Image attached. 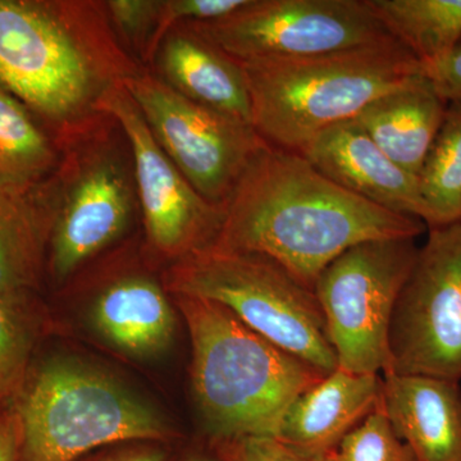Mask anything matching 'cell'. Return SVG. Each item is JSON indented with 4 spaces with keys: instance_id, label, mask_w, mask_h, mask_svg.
Wrapping results in <instances>:
<instances>
[{
    "instance_id": "7a4b0ae2",
    "label": "cell",
    "mask_w": 461,
    "mask_h": 461,
    "mask_svg": "<svg viewBox=\"0 0 461 461\" xmlns=\"http://www.w3.org/2000/svg\"><path fill=\"white\" fill-rule=\"evenodd\" d=\"M141 69L104 2L0 0V87L56 135L102 114L103 94Z\"/></svg>"
},
{
    "instance_id": "44dd1931",
    "label": "cell",
    "mask_w": 461,
    "mask_h": 461,
    "mask_svg": "<svg viewBox=\"0 0 461 461\" xmlns=\"http://www.w3.org/2000/svg\"><path fill=\"white\" fill-rule=\"evenodd\" d=\"M388 32L432 65L461 42V0H368Z\"/></svg>"
},
{
    "instance_id": "4316f807",
    "label": "cell",
    "mask_w": 461,
    "mask_h": 461,
    "mask_svg": "<svg viewBox=\"0 0 461 461\" xmlns=\"http://www.w3.org/2000/svg\"><path fill=\"white\" fill-rule=\"evenodd\" d=\"M423 72L445 102L461 100V42L442 59L423 66Z\"/></svg>"
},
{
    "instance_id": "2e32d148",
    "label": "cell",
    "mask_w": 461,
    "mask_h": 461,
    "mask_svg": "<svg viewBox=\"0 0 461 461\" xmlns=\"http://www.w3.org/2000/svg\"><path fill=\"white\" fill-rule=\"evenodd\" d=\"M89 321L107 344L136 359L165 353L177 330L165 285L142 273H127L100 288L91 302Z\"/></svg>"
},
{
    "instance_id": "5b68a950",
    "label": "cell",
    "mask_w": 461,
    "mask_h": 461,
    "mask_svg": "<svg viewBox=\"0 0 461 461\" xmlns=\"http://www.w3.org/2000/svg\"><path fill=\"white\" fill-rule=\"evenodd\" d=\"M14 420L21 461H76L105 446L173 438L153 403L75 357L42 363L23 388Z\"/></svg>"
},
{
    "instance_id": "52a82bcc",
    "label": "cell",
    "mask_w": 461,
    "mask_h": 461,
    "mask_svg": "<svg viewBox=\"0 0 461 461\" xmlns=\"http://www.w3.org/2000/svg\"><path fill=\"white\" fill-rule=\"evenodd\" d=\"M104 129L91 120L57 135L60 163L48 248L57 284L122 238L139 205L132 158L127 160Z\"/></svg>"
},
{
    "instance_id": "ac0fdd59",
    "label": "cell",
    "mask_w": 461,
    "mask_h": 461,
    "mask_svg": "<svg viewBox=\"0 0 461 461\" xmlns=\"http://www.w3.org/2000/svg\"><path fill=\"white\" fill-rule=\"evenodd\" d=\"M447 104L421 72L375 100L354 121L393 162L418 177Z\"/></svg>"
},
{
    "instance_id": "5bb4252c",
    "label": "cell",
    "mask_w": 461,
    "mask_h": 461,
    "mask_svg": "<svg viewBox=\"0 0 461 461\" xmlns=\"http://www.w3.org/2000/svg\"><path fill=\"white\" fill-rule=\"evenodd\" d=\"M382 408L415 461H461L459 384L427 375H382Z\"/></svg>"
},
{
    "instance_id": "7402d4cb",
    "label": "cell",
    "mask_w": 461,
    "mask_h": 461,
    "mask_svg": "<svg viewBox=\"0 0 461 461\" xmlns=\"http://www.w3.org/2000/svg\"><path fill=\"white\" fill-rule=\"evenodd\" d=\"M418 182L429 229L461 220V100L448 103Z\"/></svg>"
},
{
    "instance_id": "8fae6325",
    "label": "cell",
    "mask_w": 461,
    "mask_h": 461,
    "mask_svg": "<svg viewBox=\"0 0 461 461\" xmlns=\"http://www.w3.org/2000/svg\"><path fill=\"white\" fill-rule=\"evenodd\" d=\"M429 230L397 299L386 375H427L459 384L461 220Z\"/></svg>"
},
{
    "instance_id": "8992f818",
    "label": "cell",
    "mask_w": 461,
    "mask_h": 461,
    "mask_svg": "<svg viewBox=\"0 0 461 461\" xmlns=\"http://www.w3.org/2000/svg\"><path fill=\"white\" fill-rule=\"evenodd\" d=\"M163 285L173 295L218 303L323 375L339 368L314 291L269 258L213 242L173 262Z\"/></svg>"
},
{
    "instance_id": "ba28073f",
    "label": "cell",
    "mask_w": 461,
    "mask_h": 461,
    "mask_svg": "<svg viewBox=\"0 0 461 461\" xmlns=\"http://www.w3.org/2000/svg\"><path fill=\"white\" fill-rule=\"evenodd\" d=\"M420 248L415 239L362 242L321 273L314 294L339 368L360 375L390 371V330Z\"/></svg>"
},
{
    "instance_id": "f546056e",
    "label": "cell",
    "mask_w": 461,
    "mask_h": 461,
    "mask_svg": "<svg viewBox=\"0 0 461 461\" xmlns=\"http://www.w3.org/2000/svg\"><path fill=\"white\" fill-rule=\"evenodd\" d=\"M181 461H224L214 453L213 450L211 453H195L191 454L189 456L184 457Z\"/></svg>"
},
{
    "instance_id": "7c38bea8",
    "label": "cell",
    "mask_w": 461,
    "mask_h": 461,
    "mask_svg": "<svg viewBox=\"0 0 461 461\" xmlns=\"http://www.w3.org/2000/svg\"><path fill=\"white\" fill-rule=\"evenodd\" d=\"M96 109L120 126L129 144L150 250L176 262L213 244L222 226V206L203 198L173 165L122 83L109 87Z\"/></svg>"
},
{
    "instance_id": "f1b7e54d",
    "label": "cell",
    "mask_w": 461,
    "mask_h": 461,
    "mask_svg": "<svg viewBox=\"0 0 461 461\" xmlns=\"http://www.w3.org/2000/svg\"><path fill=\"white\" fill-rule=\"evenodd\" d=\"M18 429L14 418L0 417V461H16Z\"/></svg>"
},
{
    "instance_id": "603a6c76",
    "label": "cell",
    "mask_w": 461,
    "mask_h": 461,
    "mask_svg": "<svg viewBox=\"0 0 461 461\" xmlns=\"http://www.w3.org/2000/svg\"><path fill=\"white\" fill-rule=\"evenodd\" d=\"M27 295L0 293V402L25 375L32 332L25 317Z\"/></svg>"
},
{
    "instance_id": "277c9868",
    "label": "cell",
    "mask_w": 461,
    "mask_h": 461,
    "mask_svg": "<svg viewBox=\"0 0 461 461\" xmlns=\"http://www.w3.org/2000/svg\"><path fill=\"white\" fill-rule=\"evenodd\" d=\"M251 124L273 148L302 153L335 124L354 120L375 100L423 72L397 41L299 59L239 62Z\"/></svg>"
},
{
    "instance_id": "ffe728a7",
    "label": "cell",
    "mask_w": 461,
    "mask_h": 461,
    "mask_svg": "<svg viewBox=\"0 0 461 461\" xmlns=\"http://www.w3.org/2000/svg\"><path fill=\"white\" fill-rule=\"evenodd\" d=\"M44 124L0 87V193H30L57 171L59 144Z\"/></svg>"
},
{
    "instance_id": "9a60e30c",
    "label": "cell",
    "mask_w": 461,
    "mask_h": 461,
    "mask_svg": "<svg viewBox=\"0 0 461 461\" xmlns=\"http://www.w3.org/2000/svg\"><path fill=\"white\" fill-rule=\"evenodd\" d=\"M381 393V375L335 369L291 402L275 437L309 453L330 455L375 411Z\"/></svg>"
},
{
    "instance_id": "3957f363",
    "label": "cell",
    "mask_w": 461,
    "mask_h": 461,
    "mask_svg": "<svg viewBox=\"0 0 461 461\" xmlns=\"http://www.w3.org/2000/svg\"><path fill=\"white\" fill-rule=\"evenodd\" d=\"M173 296L189 330L191 386L211 444L276 436L291 402L326 375L218 303Z\"/></svg>"
},
{
    "instance_id": "d4e9b609",
    "label": "cell",
    "mask_w": 461,
    "mask_h": 461,
    "mask_svg": "<svg viewBox=\"0 0 461 461\" xmlns=\"http://www.w3.org/2000/svg\"><path fill=\"white\" fill-rule=\"evenodd\" d=\"M104 7L121 45L132 50L142 63H151L162 0H109Z\"/></svg>"
},
{
    "instance_id": "e0dca14e",
    "label": "cell",
    "mask_w": 461,
    "mask_h": 461,
    "mask_svg": "<svg viewBox=\"0 0 461 461\" xmlns=\"http://www.w3.org/2000/svg\"><path fill=\"white\" fill-rule=\"evenodd\" d=\"M154 63V74L185 98L251 124L241 66L189 27L178 25L167 33Z\"/></svg>"
},
{
    "instance_id": "83f0119b",
    "label": "cell",
    "mask_w": 461,
    "mask_h": 461,
    "mask_svg": "<svg viewBox=\"0 0 461 461\" xmlns=\"http://www.w3.org/2000/svg\"><path fill=\"white\" fill-rule=\"evenodd\" d=\"M90 461H172L169 451L160 442H131L99 455Z\"/></svg>"
},
{
    "instance_id": "9c48e42d",
    "label": "cell",
    "mask_w": 461,
    "mask_h": 461,
    "mask_svg": "<svg viewBox=\"0 0 461 461\" xmlns=\"http://www.w3.org/2000/svg\"><path fill=\"white\" fill-rule=\"evenodd\" d=\"M184 25L238 62L323 56L395 39L368 0H248L222 20Z\"/></svg>"
},
{
    "instance_id": "4fadbf2b",
    "label": "cell",
    "mask_w": 461,
    "mask_h": 461,
    "mask_svg": "<svg viewBox=\"0 0 461 461\" xmlns=\"http://www.w3.org/2000/svg\"><path fill=\"white\" fill-rule=\"evenodd\" d=\"M300 154L342 189L426 223L417 176L393 162L354 120L324 130Z\"/></svg>"
},
{
    "instance_id": "30bf717a",
    "label": "cell",
    "mask_w": 461,
    "mask_h": 461,
    "mask_svg": "<svg viewBox=\"0 0 461 461\" xmlns=\"http://www.w3.org/2000/svg\"><path fill=\"white\" fill-rule=\"evenodd\" d=\"M122 85L173 165L203 198L223 208L268 145L253 124L185 98L145 68Z\"/></svg>"
},
{
    "instance_id": "6da1fadb",
    "label": "cell",
    "mask_w": 461,
    "mask_h": 461,
    "mask_svg": "<svg viewBox=\"0 0 461 461\" xmlns=\"http://www.w3.org/2000/svg\"><path fill=\"white\" fill-rule=\"evenodd\" d=\"M426 227L342 189L302 154L267 145L223 206L214 244L269 258L314 291L321 273L348 249L417 239Z\"/></svg>"
},
{
    "instance_id": "484cf974",
    "label": "cell",
    "mask_w": 461,
    "mask_h": 461,
    "mask_svg": "<svg viewBox=\"0 0 461 461\" xmlns=\"http://www.w3.org/2000/svg\"><path fill=\"white\" fill-rule=\"evenodd\" d=\"M224 461H333L332 454L318 455L287 444L275 436H248L211 444Z\"/></svg>"
},
{
    "instance_id": "d6986e66",
    "label": "cell",
    "mask_w": 461,
    "mask_h": 461,
    "mask_svg": "<svg viewBox=\"0 0 461 461\" xmlns=\"http://www.w3.org/2000/svg\"><path fill=\"white\" fill-rule=\"evenodd\" d=\"M56 200V172L30 193H0V293L27 295L41 284Z\"/></svg>"
},
{
    "instance_id": "cb8c5ba5",
    "label": "cell",
    "mask_w": 461,
    "mask_h": 461,
    "mask_svg": "<svg viewBox=\"0 0 461 461\" xmlns=\"http://www.w3.org/2000/svg\"><path fill=\"white\" fill-rule=\"evenodd\" d=\"M382 395V393H381ZM333 461H415L411 448L396 435L381 400L333 451Z\"/></svg>"
}]
</instances>
